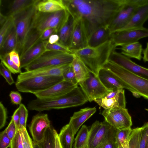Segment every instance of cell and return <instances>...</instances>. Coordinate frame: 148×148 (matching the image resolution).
<instances>
[{"mask_svg":"<svg viewBox=\"0 0 148 148\" xmlns=\"http://www.w3.org/2000/svg\"><path fill=\"white\" fill-rule=\"evenodd\" d=\"M126 0H63L75 19L83 21L89 37L96 29L108 26Z\"/></svg>","mask_w":148,"mask_h":148,"instance_id":"1","label":"cell"},{"mask_svg":"<svg viewBox=\"0 0 148 148\" xmlns=\"http://www.w3.org/2000/svg\"><path fill=\"white\" fill-rule=\"evenodd\" d=\"M69 14L66 9L53 13L43 12L37 10L20 58L40 42V36L46 29L53 28L58 33L66 21Z\"/></svg>","mask_w":148,"mask_h":148,"instance_id":"2","label":"cell"},{"mask_svg":"<svg viewBox=\"0 0 148 148\" xmlns=\"http://www.w3.org/2000/svg\"><path fill=\"white\" fill-rule=\"evenodd\" d=\"M88 101L81 88L77 86L60 97L51 99L37 98L28 102L27 107L30 110L41 112L80 106Z\"/></svg>","mask_w":148,"mask_h":148,"instance_id":"3","label":"cell"},{"mask_svg":"<svg viewBox=\"0 0 148 148\" xmlns=\"http://www.w3.org/2000/svg\"><path fill=\"white\" fill-rule=\"evenodd\" d=\"M116 48L110 40L96 47L88 46L72 52L84 62L90 71L98 76L99 71L108 61L111 53Z\"/></svg>","mask_w":148,"mask_h":148,"instance_id":"4","label":"cell"},{"mask_svg":"<svg viewBox=\"0 0 148 148\" xmlns=\"http://www.w3.org/2000/svg\"><path fill=\"white\" fill-rule=\"evenodd\" d=\"M103 68L115 74L131 92H135L148 100V79L136 75L119 65L108 61Z\"/></svg>","mask_w":148,"mask_h":148,"instance_id":"5","label":"cell"},{"mask_svg":"<svg viewBox=\"0 0 148 148\" xmlns=\"http://www.w3.org/2000/svg\"><path fill=\"white\" fill-rule=\"evenodd\" d=\"M35 5L12 16L17 39L15 50L18 52L20 56L22 53L37 12Z\"/></svg>","mask_w":148,"mask_h":148,"instance_id":"6","label":"cell"},{"mask_svg":"<svg viewBox=\"0 0 148 148\" xmlns=\"http://www.w3.org/2000/svg\"><path fill=\"white\" fill-rule=\"evenodd\" d=\"M74 58L73 53L46 50L24 69L26 71H30L45 67L71 64Z\"/></svg>","mask_w":148,"mask_h":148,"instance_id":"7","label":"cell"},{"mask_svg":"<svg viewBox=\"0 0 148 148\" xmlns=\"http://www.w3.org/2000/svg\"><path fill=\"white\" fill-rule=\"evenodd\" d=\"M63 80L62 76H37L16 82L15 86L20 92L34 94L46 90Z\"/></svg>","mask_w":148,"mask_h":148,"instance_id":"8","label":"cell"},{"mask_svg":"<svg viewBox=\"0 0 148 148\" xmlns=\"http://www.w3.org/2000/svg\"><path fill=\"white\" fill-rule=\"evenodd\" d=\"M147 0H126L123 5L108 27L112 34L124 27L141 5Z\"/></svg>","mask_w":148,"mask_h":148,"instance_id":"9","label":"cell"},{"mask_svg":"<svg viewBox=\"0 0 148 148\" xmlns=\"http://www.w3.org/2000/svg\"><path fill=\"white\" fill-rule=\"evenodd\" d=\"M101 114L104 117V120L116 129L130 128L132 125L131 117L126 108H116L104 109Z\"/></svg>","mask_w":148,"mask_h":148,"instance_id":"10","label":"cell"},{"mask_svg":"<svg viewBox=\"0 0 148 148\" xmlns=\"http://www.w3.org/2000/svg\"><path fill=\"white\" fill-rule=\"evenodd\" d=\"M80 86L88 101L90 102L103 98L112 91L107 89L101 82L98 76L91 71L88 78Z\"/></svg>","mask_w":148,"mask_h":148,"instance_id":"11","label":"cell"},{"mask_svg":"<svg viewBox=\"0 0 148 148\" xmlns=\"http://www.w3.org/2000/svg\"><path fill=\"white\" fill-rule=\"evenodd\" d=\"M148 37V28L127 30L112 34L111 40L116 47L137 42Z\"/></svg>","mask_w":148,"mask_h":148,"instance_id":"12","label":"cell"},{"mask_svg":"<svg viewBox=\"0 0 148 148\" xmlns=\"http://www.w3.org/2000/svg\"><path fill=\"white\" fill-rule=\"evenodd\" d=\"M108 61L148 79V68L137 64L130 58L116 52L115 50L111 53Z\"/></svg>","mask_w":148,"mask_h":148,"instance_id":"13","label":"cell"},{"mask_svg":"<svg viewBox=\"0 0 148 148\" xmlns=\"http://www.w3.org/2000/svg\"><path fill=\"white\" fill-rule=\"evenodd\" d=\"M51 125L47 114L39 113L34 116L29 126L33 141L38 143L42 142L46 129Z\"/></svg>","mask_w":148,"mask_h":148,"instance_id":"14","label":"cell"},{"mask_svg":"<svg viewBox=\"0 0 148 148\" xmlns=\"http://www.w3.org/2000/svg\"><path fill=\"white\" fill-rule=\"evenodd\" d=\"M71 64L45 67L30 71L21 72L17 76L16 82L40 76H62L64 73L71 66Z\"/></svg>","mask_w":148,"mask_h":148,"instance_id":"15","label":"cell"},{"mask_svg":"<svg viewBox=\"0 0 148 148\" xmlns=\"http://www.w3.org/2000/svg\"><path fill=\"white\" fill-rule=\"evenodd\" d=\"M111 126L104 120L96 121L92 125L89 133L86 148H97L102 143Z\"/></svg>","mask_w":148,"mask_h":148,"instance_id":"16","label":"cell"},{"mask_svg":"<svg viewBox=\"0 0 148 148\" xmlns=\"http://www.w3.org/2000/svg\"><path fill=\"white\" fill-rule=\"evenodd\" d=\"M74 27L69 49L72 51L88 46V38L84 24L80 19H75Z\"/></svg>","mask_w":148,"mask_h":148,"instance_id":"17","label":"cell"},{"mask_svg":"<svg viewBox=\"0 0 148 148\" xmlns=\"http://www.w3.org/2000/svg\"><path fill=\"white\" fill-rule=\"evenodd\" d=\"M78 86L64 80L54 85L48 89L34 93L37 98L51 99L63 95Z\"/></svg>","mask_w":148,"mask_h":148,"instance_id":"18","label":"cell"},{"mask_svg":"<svg viewBox=\"0 0 148 148\" xmlns=\"http://www.w3.org/2000/svg\"><path fill=\"white\" fill-rule=\"evenodd\" d=\"M148 19V0H147L137 8L129 23L117 32L143 28L144 27V23Z\"/></svg>","mask_w":148,"mask_h":148,"instance_id":"19","label":"cell"},{"mask_svg":"<svg viewBox=\"0 0 148 148\" xmlns=\"http://www.w3.org/2000/svg\"><path fill=\"white\" fill-rule=\"evenodd\" d=\"M128 142L129 148H145L148 142V122L132 129Z\"/></svg>","mask_w":148,"mask_h":148,"instance_id":"20","label":"cell"},{"mask_svg":"<svg viewBox=\"0 0 148 148\" xmlns=\"http://www.w3.org/2000/svg\"><path fill=\"white\" fill-rule=\"evenodd\" d=\"M98 76L103 85L108 90L112 91L126 89V87L119 77L108 69L101 68L98 72Z\"/></svg>","mask_w":148,"mask_h":148,"instance_id":"21","label":"cell"},{"mask_svg":"<svg viewBox=\"0 0 148 148\" xmlns=\"http://www.w3.org/2000/svg\"><path fill=\"white\" fill-rule=\"evenodd\" d=\"M48 40L40 41L31 47L20 58V68H25L40 56L46 51Z\"/></svg>","mask_w":148,"mask_h":148,"instance_id":"22","label":"cell"},{"mask_svg":"<svg viewBox=\"0 0 148 148\" xmlns=\"http://www.w3.org/2000/svg\"><path fill=\"white\" fill-rule=\"evenodd\" d=\"M94 108H86L75 112L70 118L69 123L75 134L83 124L96 112Z\"/></svg>","mask_w":148,"mask_h":148,"instance_id":"23","label":"cell"},{"mask_svg":"<svg viewBox=\"0 0 148 148\" xmlns=\"http://www.w3.org/2000/svg\"><path fill=\"white\" fill-rule=\"evenodd\" d=\"M94 101L104 109L109 110L116 108H126L125 90L122 89L117 95L112 98H101Z\"/></svg>","mask_w":148,"mask_h":148,"instance_id":"24","label":"cell"},{"mask_svg":"<svg viewBox=\"0 0 148 148\" xmlns=\"http://www.w3.org/2000/svg\"><path fill=\"white\" fill-rule=\"evenodd\" d=\"M111 33L108 26L99 27L94 31L88 38V46L95 47L110 40Z\"/></svg>","mask_w":148,"mask_h":148,"instance_id":"25","label":"cell"},{"mask_svg":"<svg viewBox=\"0 0 148 148\" xmlns=\"http://www.w3.org/2000/svg\"><path fill=\"white\" fill-rule=\"evenodd\" d=\"M74 22L73 17L69 13L66 21L57 33L59 37V42L69 49L73 30Z\"/></svg>","mask_w":148,"mask_h":148,"instance_id":"26","label":"cell"},{"mask_svg":"<svg viewBox=\"0 0 148 148\" xmlns=\"http://www.w3.org/2000/svg\"><path fill=\"white\" fill-rule=\"evenodd\" d=\"M37 10L45 13H53L66 9L63 0H38Z\"/></svg>","mask_w":148,"mask_h":148,"instance_id":"27","label":"cell"},{"mask_svg":"<svg viewBox=\"0 0 148 148\" xmlns=\"http://www.w3.org/2000/svg\"><path fill=\"white\" fill-rule=\"evenodd\" d=\"M71 64L73 68L78 84L80 86L88 78L90 71L84 62L74 55Z\"/></svg>","mask_w":148,"mask_h":148,"instance_id":"28","label":"cell"},{"mask_svg":"<svg viewBox=\"0 0 148 148\" xmlns=\"http://www.w3.org/2000/svg\"><path fill=\"white\" fill-rule=\"evenodd\" d=\"M119 49L121 53L129 58L140 60L142 58V46L138 41L122 45Z\"/></svg>","mask_w":148,"mask_h":148,"instance_id":"29","label":"cell"},{"mask_svg":"<svg viewBox=\"0 0 148 148\" xmlns=\"http://www.w3.org/2000/svg\"><path fill=\"white\" fill-rule=\"evenodd\" d=\"M75 135L73 128L69 123L62 128L58 136L62 148H73Z\"/></svg>","mask_w":148,"mask_h":148,"instance_id":"30","label":"cell"},{"mask_svg":"<svg viewBox=\"0 0 148 148\" xmlns=\"http://www.w3.org/2000/svg\"><path fill=\"white\" fill-rule=\"evenodd\" d=\"M17 45V39L15 30L13 25L1 47L0 55L3 56L15 49Z\"/></svg>","mask_w":148,"mask_h":148,"instance_id":"31","label":"cell"},{"mask_svg":"<svg viewBox=\"0 0 148 148\" xmlns=\"http://www.w3.org/2000/svg\"><path fill=\"white\" fill-rule=\"evenodd\" d=\"M38 0H15L9 6L8 16H12L30 7L35 5Z\"/></svg>","mask_w":148,"mask_h":148,"instance_id":"32","label":"cell"},{"mask_svg":"<svg viewBox=\"0 0 148 148\" xmlns=\"http://www.w3.org/2000/svg\"><path fill=\"white\" fill-rule=\"evenodd\" d=\"M89 133L88 127L83 125L74 139V148H86Z\"/></svg>","mask_w":148,"mask_h":148,"instance_id":"33","label":"cell"},{"mask_svg":"<svg viewBox=\"0 0 148 148\" xmlns=\"http://www.w3.org/2000/svg\"><path fill=\"white\" fill-rule=\"evenodd\" d=\"M54 129L51 125L47 128L42 140L38 143L40 148H54Z\"/></svg>","mask_w":148,"mask_h":148,"instance_id":"34","label":"cell"},{"mask_svg":"<svg viewBox=\"0 0 148 148\" xmlns=\"http://www.w3.org/2000/svg\"><path fill=\"white\" fill-rule=\"evenodd\" d=\"M1 62L13 74L20 73L22 72L21 68L16 66L10 59L9 54L0 56Z\"/></svg>","mask_w":148,"mask_h":148,"instance_id":"35","label":"cell"},{"mask_svg":"<svg viewBox=\"0 0 148 148\" xmlns=\"http://www.w3.org/2000/svg\"><path fill=\"white\" fill-rule=\"evenodd\" d=\"M4 23L1 27L0 30V47L2 45L5 38L9 33L13 25L12 17L8 16Z\"/></svg>","mask_w":148,"mask_h":148,"instance_id":"36","label":"cell"},{"mask_svg":"<svg viewBox=\"0 0 148 148\" xmlns=\"http://www.w3.org/2000/svg\"><path fill=\"white\" fill-rule=\"evenodd\" d=\"M132 130L131 128L122 130L117 129L116 136V142L118 147L123 145L128 140Z\"/></svg>","mask_w":148,"mask_h":148,"instance_id":"37","label":"cell"},{"mask_svg":"<svg viewBox=\"0 0 148 148\" xmlns=\"http://www.w3.org/2000/svg\"><path fill=\"white\" fill-rule=\"evenodd\" d=\"M20 123L19 130L23 128H26V123L28 116V111L24 104L21 103L19 105Z\"/></svg>","mask_w":148,"mask_h":148,"instance_id":"38","label":"cell"},{"mask_svg":"<svg viewBox=\"0 0 148 148\" xmlns=\"http://www.w3.org/2000/svg\"><path fill=\"white\" fill-rule=\"evenodd\" d=\"M19 131L23 148H34L33 141L29 136L26 128H23Z\"/></svg>","mask_w":148,"mask_h":148,"instance_id":"39","label":"cell"},{"mask_svg":"<svg viewBox=\"0 0 148 148\" xmlns=\"http://www.w3.org/2000/svg\"><path fill=\"white\" fill-rule=\"evenodd\" d=\"M46 50H53L64 53H73L68 48L59 42L53 44H50L48 42L46 45Z\"/></svg>","mask_w":148,"mask_h":148,"instance_id":"40","label":"cell"},{"mask_svg":"<svg viewBox=\"0 0 148 148\" xmlns=\"http://www.w3.org/2000/svg\"><path fill=\"white\" fill-rule=\"evenodd\" d=\"M62 76L64 80L75 85H78L75 75L71 64L70 67L63 73Z\"/></svg>","mask_w":148,"mask_h":148,"instance_id":"41","label":"cell"},{"mask_svg":"<svg viewBox=\"0 0 148 148\" xmlns=\"http://www.w3.org/2000/svg\"><path fill=\"white\" fill-rule=\"evenodd\" d=\"M11 72L6 68L1 62L0 64V74L5 79L9 85H12L14 81L11 75Z\"/></svg>","mask_w":148,"mask_h":148,"instance_id":"42","label":"cell"},{"mask_svg":"<svg viewBox=\"0 0 148 148\" xmlns=\"http://www.w3.org/2000/svg\"><path fill=\"white\" fill-rule=\"evenodd\" d=\"M12 140L7 135L5 129L0 134V148H8L10 147Z\"/></svg>","mask_w":148,"mask_h":148,"instance_id":"43","label":"cell"},{"mask_svg":"<svg viewBox=\"0 0 148 148\" xmlns=\"http://www.w3.org/2000/svg\"><path fill=\"white\" fill-rule=\"evenodd\" d=\"M10 148H23L20 131H17L12 140Z\"/></svg>","mask_w":148,"mask_h":148,"instance_id":"44","label":"cell"},{"mask_svg":"<svg viewBox=\"0 0 148 148\" xmlns=\"http://www.w3.org/2000/svg\"><path fill=\"white\" fill-rule=\"evenodd\" d=\"M7 118V110L1 101L0 102V129L5 126Z\"/></svg>","mask_w":148,"mask_h":148,"instance_id":"45","label":"cell"},{"mask_svg":"<svg viewBox=\"0 0 148 148\" xmlns=\"http://www.w3.org/2000/svg\"><path fill=\"white\" fill-rule=\"evenodd\" d=\"M5 130L7 135L12 140L17 132L15 125L12 119L11 118L8 126Z\"/></svg>","mask_w":148,"mask_h":148,"instance_id":"46","label":"cell"},{"mask_svg":"<svg viewBox=\"0 0 148 148\" xmlns=\"http://www.w3.org/2000/svg\"><path fill=\"white\" fill-rule=\"evenodd\" d=\"M11 103L13 104L20 105L21 103L22 97L20 93L17 91H12L9 95Z\"/></svg>","mask_w":148,"mask_h":148,"instance_id":"47","label":"cell"},{"mask_svg":"<svg viewBox=\"0 0 148 148\" xmlns=\"http://www.w3.org/2000/svg\"><path fill=\"white\" fill-rule=\"evenodd\" d=\"M10 59L18 66L20 67L21 61L19 55L15 49H14L9 53Z\"/></svg>","mask_w":148,"mask_h":148,"instance_id":"48","label":"cell"},{"mask_svg":"<svg viewBox=\"0 0 148 148\" xmlns=\"http://www.w3.org/2000/svg\"><path fill=\"white\" fill-rule=\"evenodd\" d=\"M54 34H57V32L55 29L53 28L48 29L42 34L39 41H41L47 40L51 35Z\"/></svg>","mask_w":148,"mask_h":148,"instance_id":"49","label":"cell"},{"mask_svg":"<svg viewBox=\"0 0 148 148\" xmlns=\"http://www.w3.org/2000/svg\"><path fill=\"white\" fill-rule=\"evenodd\" d=\"M13 121L15 125L17 131H19L20 123V111L18 107L14 112L12 116Z\"/></svg>","mask_w":148,"mask_h":148,"instance_id":"50","label":"cell"},{"mask_svg":"<svg viewBox=\"0 0 148 148\" xmlns=\"http://www.w3.org/2000/svg\"><path fill=\"white\" fill-rule=\"evenodd\" d=\"M59 37L57 34L51 35L48 39V42L50 44H53L59 42Z\"/></svg>","mask_w":148,"mask_h":148,"instance_id":"51","label":"cell"},{"mask_svg":"<svg viewBox=\"0 0 148 148\" xmlns=\"http://www.w3.org/2000/svg\"><path fill=\"white\" fill-rule=\"evenodd\" d=\"M54 132L55 138L54 148H62L58 134L55 129Z\"/></svg>","mask_w":148,"mask_h":148,"instance_id":"52","label":"cell"},{"mask_svg":"<svg viewBox=\"0 0 148 148\" xmlns=\"http://www.w3.org/2000/svg\"><path fill=\"white\" fill-rule=\"evenodd\" d=\"M102 148H118V146L116 142V138L108 142Z\"/></svg>","mask_w":148,"mask_h":148,"instance_id":"53","label":"cell"},{"mask_svg":"<svg viewBox=\"0 0 148 148\" xmlns=\"http://www.w3.org/2000/svg\"><path fill=\"white\" fill-rule=\"evenodd\" d=\"M143 61L145 62H148V42L147 43L146 48L143 50Z\"/></svg>","mask_w":148,"mask_h":148,"instance_id":"54","label":"cell"},{"mask_svg":"<svg viewBox=\"0 0 148 148\" xmlns=\"http://www.w3.org/2000/svg\"><path fill=\"white\" fill-rule=\"evenodd\" d=\"M8 16L3 15L1 12L0 13V24L1 27L4 23L7 20Z\"/></svg>","mask_w":148,"mask_h":148,"instance_id":"55","label":"cell"},{"mask_svg":"<svg viewBox=\"0 0 148 148\" xmlns=\"http://www.w3.org/2000/svg\"><path fill=\"white\" fill-rule=\"evenodd\" d=\"M131 92L133 96L136 98H139L141 97V96L138 93L136 92Z\"/></svg>","mask_w":148,"mask_h":148,"instance_id":"56","label":"cell"},{"mask_svg":"<svg viewBox=\"0 0 148 148\" xmlns=\"http://www.w3.org/2000/svg\"><path fill=\"white\" fill-rule=\"evenodd\" d=\"M34 148H40L38 143H36L33 141Z\"/></svg>","mask_w":148,"mask_h":148,"instance_id":"57","label":"cell"},{"mask_svg":"<svg viewBox=\"0 0 148 148\" xmlns=\"http://www.w3.org/2000/svg\"><path fill=\"white\" fill-rule=\"evenodd\" d=\"M145 148H148V142L147 144V145Z\"/></svg>","mask_w":148,"mask_h":148,"instance_id":"58","label":"cell"},{"mask_svg":"<svg viewBox=\"0 0 148 148\" xmlns=\"http://www.w3.org/2000/svg\"><path fill=\"white\" fill-rule=\"evenodd\" d=\"M146 110L148 111V109H145Z\"/></svg>","mask_w":148,"mask_h":148,"instance_id":"59","label":"cell"}]
</instances>
